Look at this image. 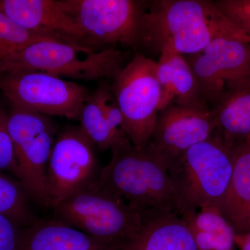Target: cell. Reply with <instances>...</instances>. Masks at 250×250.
Returning a JSON list of instances; mask_svg holds the SVG:
<instances>
[{
    "label": "cell",
    "mask_w": 250,
    "mask_h": 250,
    "mask_svg": "<svg viewBox=\"0 0 250 250\" xmlns=\"http://www.w3.org/2000/svg\"><path fill=\"white\" fill-rule=\"evenodd\" d=\"M236 245L239 250H250V232L236 233Z\"/></svg>",
    "instance_id": "cell-26"
},
{
    "label": "cell",
    "mask_w": 250,
    "mask_h": 250,
    "mask_svg": "<svg viewBox=\"0 0 250 250\" xmlns=\"http://www.w3.org/2000/svg\"><path fill=\"white\" fill-rule=\"evenodd\" d=\"M111 150V159L100 173V188L138 211L166 212L182 218L167 167L149 148L135 147L126 140Z\"/></svg>",
    "instance_id": "cell-2"
},
{
    "label": "cell",
    "mask_w": 250,
    "mask_h": 250,
    "mask_svg": "<svg viewBox=\"0 0 250 250\" xmlns=\"http://www.w3.org/2000/svg\"><path fill=\"white\" fill-rule=\"evenodd\" d=\"M215 129L214 115L208 104L172 103L159 111L152 138L146 147L167 167L184 151L210 138Z\"/></svg>",
    "instance_id": "cell-11"
},
{
    "label": "cell",
    "mask_w": 250,
    "mask_h": 250,
    "mask_svg": "<svg viewBox=\"0 0 250 250\" xmlns=\"http://www.w3.org/2000/svg\"><path fill=\"white\" fill-rule=\"evenodd\" d=\"M213 2L233 25L250 38V0H217Z\"/></svg>",
    "instance_id": "cell-23"
},
{
    "label": "cell",
    "mask_w": 250,
    "mask_h": 250,
    "mask_svg": "<svg viewBox=\"0 0 250 250\" xmlns=\"http://www.w3.org/2000/svg\"><path fill=\"white\" fill-rule=\"evenodd\" d=\"M183 56L198 82L202 98L210 106L227 85L250 77V41L218 38L201 52Z\"/></svg>",
    "instance_id": "cell-12"
},
{
    "label": "cell",
    "mask_w": 250,
    "mask_h": 250,
    "mask_svg": "<svg viewBox=\"0 0 250 250\" xmlns=\"http://www.w3.org/2000/svg\"><path fill=\"white\" fill-rule=\"evenodd\" d=\"M0 11L36 35L87 47L83 33L58 0H0Z\"/></svg>",
    "instance_id": "cell-13"
},
{
    "label": "cell",
    "mask_w": 250,
    "mask_h": 250,
    "mask_svg": "<svg viewBox=\"0 0 250 250\" xmlns=\"http://www.w3.org/2000/svg\"><path fill=\"white\" fill-rule=\"evenodd\" d=\"M232 169V147L215 131L171 161L167 170L179 197L182 218L204 207L220 209Z\"/></svg>",
    "instance_id": "cell-3"
},
{
    "label": "cell",
    "mask_w": 250,
    "mask_h": 250,
    "mask_svg": "<svg viewBox=\"0 0 250 250\" xmlns=\"http://www.w3.org/2000/svg\"><path fill=\"white\" fill-rule=\"evenodd\" d=\"M0 91L14 107L70 120H79L91 95L83 85L28 70L0 74Z\"/></svg>",
    "instance_id": "cell-9"
},
{
    "label": "cell",
    "mask_w": 250,
    "mask_h": 250,
    "mask_svg": "<svg viewBox=\"0 0 250 250\" xmlns=\"http://www.w3.org/2000/svg\"><path fill=\"white\" fill-rule=\"evenodd\" d=\"M54 209L56 220L118 248L134 239L151 213L133 209L98 184L69 197Z\"/></svg>",
    "instance_id": "cell-5"
},
{
    "label": "cell",
    "mask_w": 250,
    "mask_h": 250,
    "mask_svg": "<svg viewBox=\"0 0 250 250\" xmlns=\"http://www.w3.org/2000/svg\"><path fill=\"white\" fill-rule=\"evenodd\" d=\"M27 197L22 185L0 170V214L7 217L17 227L29 226L36 220L28 207Z\"/></svg>",
    "instance_id": "cell-21"
},
{
    "label": "cell",
    "mask_w": 250,
    "mask_h": 250,
    "mask_svg": "<svg viewBox=\"0 0 250 250\" xmlns=\"http://www.w3.org/2000/svg\"><path fill=\"white\" fill-rule=\"evenodd\" d=\"M222 37L250 41L213 1L153 0L147 1L143 16L139 47L154 54L168 49L192 55Z\"/></svg>",
    "instance_id": "cell-1"
},
{
    "label": "cell",
    "mask_w": 250,
    "mask_h": 250,
    "mask_svg": "<svg viewBox=\"0 0 250 250\" xmlns=\"http://www.w3.org/2000/svg\"><path fill=\"white\" fill-rule=\"evenodd\" d=\"M47 38L23 29L0 11V61Z\"/></svg>",
    "instance_id": "cell-22"
},
{
    "label": "cell",
    "mask_w": 250,
    "mask_h": 250,
    "mask_svg": "<svg viewBox=\"0 0 250 250\" xmlns=\"http://www.w3.org/2000/svg\"><path fill=\"white\" fill-rule=\"evenodd\" d=\"M124 55L115 47L93 49L53 39L34 42L0 61V74L39 71L74 80L114 79L121 72Z\"/></svg>",
    "instance_id": "cell-4"
},
{
    "label": "cell",
    "mask_w": 250,
    "mask_h": 250,
    "mask_svg": "<svg viewBox=\"0 0 250 250\" xmlns=\"http://www.w3.org/2000/svg\"><path fill=\"white\" fill-rule=\"evenodd\" d=\"M79 120L82 131L102 152L129 140L127 136L120 134L112 126L105 116L96 91L83 104Z\"/></svg>",
    "instance_id": "cell-20"
},
{
    "label": "cell",
    "mask_w": 250,
    "mask_h": 250,
    "mask_svg": "<svg viewBox=\"0 0 250 250\" xmlns=\"http://www.w3.org/2000/svg\"><path fill=\"white\" fill-rule=\"evenodd\" d=\"M9 129L21 184L28 197L47 207V172L55 125L49 116L12 106Z\"/></svg>",
    "instance_id": "cell-8"
},
{
    "label": "cell",
    "mask_w": 250,
    "mask_h": 250,
    "mask_svg": "<svg viewBox=\"0 0 250 250\" xmlns=\"http://www.w3.org/2000/svg\"><path fill=\"white\" fill-rule=\"evenodd\" d=\"M161 88L159 111L170 104L192 105L207 103L191 67L182 54L164 49L156 62Z\"/></svg>",
    "instance_id": "cell-17"
},
{
    "label": "cell",
    "mask_w": 250,
    "mask_h": 250,
    "mask_svg": "<svg viewBox=\"0 0 250 250\" xmlns=\"http://www.w3.org/2000/svg\"><path fill=\"white\" fill-rule=\"evenodd\" d=\"M111 89L130 142L136 147H146L155 127L161 99L156 62L135 54L113 79Z\"/></svg>",
    "instance_id": "cell-6"
},
{
    "label": "cell",
    "mask_w": 250,
    "mask_h": 250,
    "mask_svg": "<svg viewBox=\"0 0 250 250\" xmlns=\"http://www.w3.org/2000/svg\"><path fill=\"white\" fill-rule=\"evenodd\" d=\"M210 107L215 133L228 146L250 140V77L227 85Z\"/></svg>",
    "instance_id": "cell-14"
},
{
    "label": "cell",
    "mask_w": 250,
    "mask_h": 250,
    "mask_svg": "<svg viewBox=\"0 0 250 250\" xmlns=\"http://www.w3.org/2000/svg\"><path fill=\"white\" fill-rule=\"evenodd\" d=\"M21 231L7 217L0 214V250H19Z\"/></svg>",
    "instance_id": "cell-25"
},
{
    "label": "cell",
    "mask_w": 250,
    "mask_h": 250,
    "mask_svg": "<svg viewBox=\"0 0 250 250\" xmlns=\"http://www.w3.org/2000/svg\"><path fill=\"white\" fill-rule=\"evenodd\" d=\"M183 219L198 250H236V231L217 207H204Z\"/></svg>",
    "instance_id": "cell-19"
},
{
    "label": "cell",
    "mask_w": 250,
    "mask_h": 250,
    "mask_svg": "<svg viewBox=\"0 0 250 250\" xmlns=\"http://www.w3.org/2000/svg\"><path fill=\"white\" fill-rule=\"evenodd\" d=\"M59 220H36L21 231L19 250H120Z\"/></svg>",
    "instance_id": "cell-15"
},
{
    "label": "cell",
    "mask_w": 250,
    "mask_h": 250,
    "mask_svg": "<svg viewBox=\"0 0 250 250\" xmlns=\"http://www.w3.org/2000/svg\"><path fill=\"white\" fill-rule=\"evenodd\" d=\"M120 250H198L187 222L179 215L154 212L141 231Z\"/></svg>",
    "instance_id": "cell-16"
},
{
    "label": "cell",
    "mask_w": 250,
    "mask_h": 250,
    "mask_svg": "<svg viewBox=\"0 0 250 250\" xmlns=\"http://www.w3.org/2000/svg\"><path fill=\"white\" fill-rule=\"evenodd\" d=\"M231 179L220 210L236 233L250 232V140L232 146Z\"/></svg>",
    "instance_id": "cell-18"
},
{
    "label": "cell",
    "mask_w": 250,
    "mask_h": 250,
    "mask_svg": "<svg viewBox=\"0 0 250 250\" xmlns=\"http://www.w3.org/2000/svg\"><path fill=\"white\" fill-rule=\"evenodd\" d=\"M84 36V45L122 44L139 47L141 24L147 1L139 0H58ZM94 50V49H93Z\"/></svg>",
    "instance_id": "cell-7"
},
{
    "label": "cell",
    "mask_w": 250,
    "mask_h": 250,
    "mask_svg": "<svg viewBox=\"0 0 250 250\" xmlns=\"http://www.w3.org/2000/svg\"><path fill=\"white\" fill-rule=\"evenodd\" d=\"M103 167L96 147L80 126H68L54 142L47 172V207L59 204L98 184Z\"/></svg>",
    "instance_id": "cell-10"
},
{
    "label": "cell",
    "mask_w": 250,
    "mask_h": 250,
    "mask_svg": "<svg viewBox=\"0 0 250 250\" xmlns=\"http://www.w3.org/2000/svg\"><path fill=\"white\" fill-rule=\"evenodd\" d=\"M6 170L18 177L14 144L9 129V113L0 105V170Z\"/></svg>",
    "instance_id": "cell-24"
}]
</instances>
